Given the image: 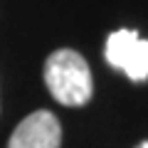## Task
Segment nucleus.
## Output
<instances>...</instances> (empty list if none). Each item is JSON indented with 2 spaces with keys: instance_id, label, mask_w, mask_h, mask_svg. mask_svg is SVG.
I'll list each match as a JSON object with an SVG mask.
<instances>
[{
  "instance_id": "1",
  "label": "nucleus",
  "mask_w": 148,
  "mask_h": 148,
  "mask_svg": "<svg viewBox=\"0 0 148 148\" xmlns=\"http://www.w3.org/2000/svg\"><path fill=\"white\" fill-rule=\"evenodd\" d=\"M45 84L62 106H84L94 94L89 62L77 49H57L45 62Z\"/></svg>"
},
{
  "instance_id": "2",
  "label": "nucleus",
  "mask_w": 148,
  "mask_h": 148,
  "mask_svg": "<svg viewBox=\"0 0 148 148\" xmlns=\"http://www.w3.org/2000/svg\"><path fill=\"white\" fill-rule=\"evenodd\" d=\"M104 57L114 69L123 72L131 82L148 79V40H143L136 30H116L106 37Z\"/></svg>"
},
{
  "instance_id": "3",
  "label": "nucleus",
  "mask_w": 148,
  "mask_h": 148,
  "mask_svg": "<svg viewBox=\"0 0 148 148\" xmlns=\"http://www.w3.org/2000/svg\"><path fill=\"white\" fill-rule=\"evenodd\" d=\"M62 126L52 111H32L12 131L8 148H59Z\"/></svg>"
},
{
  "instance_id": "4",
  "label": "nucleus",
  "mask_w": 148,
  "mask_h": 148,
  "mask_svg": "<svg viewBox=\"0 0 148 148\" xmlns=\"http://www.w3.org/2000/svg\"><path fill=\"white\" fill-rule=\"evenodd\" d=\"M138 148H148V141H143V143H141V146H138Z\"/></svg>"
}]
</instances>
